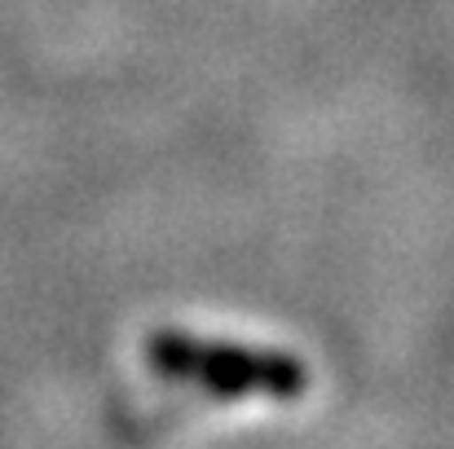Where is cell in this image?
<instances>
[{
	"label": "cell",
	"instance_id": "6da1fadb",
	"mask_svg": "<svg viewBox=\"0 0 454 449\" xmlns=\"http://www.w3.org/2000/svg\"><path fill=\"white\" fill-rule=\"evenodd\" d=\"M151 361L159 375L172 379H194L216 397H301L309 388V375L296 357L287 352H256L239 344H203L176 330H163L151 339Z\"/></svg>",
	"mask_w": 454,
	"mask_h": 449
}]
</instances>
